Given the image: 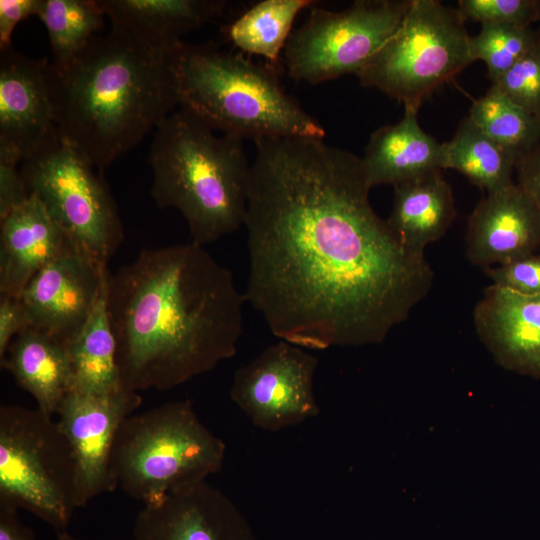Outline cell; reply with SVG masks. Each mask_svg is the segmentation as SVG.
<instances>
[{
    "label": "cell",
    "instance_id": "1",
    "mask_svg": "<svg viewBox=\"0 0 540 540\" xmlns=\"http://www.w3.org/2000/svg\"><path fill=\"white\" fill-rule=\"evenodd\" d=\"M323 139L254 141L244 298L274 336L304 349L379 344L434 273L374 211L361 158Z\"/></svg>",
    "mask_w": 540,
    "mask_h": 540
},
{
    "label": "cell",
    "instance_id": "2",
    "mask_svg": "<svg viewBox=\"0 0 540 540\" xmlns=\"http://www.w3.org/2000/svg\"><path fill=\"white\" fill-rule=\"evenodd\" d=\"M244 302L231 271L204 247L142 250L107 283L122 386L168 390L233 357Z\"/></svg>",
    "mask_w": 540,
    "mask_h": 540
},
{
    "label": "cell",
    "instance_id": "3",
    "mask_svg": "<svg viewBox=\"0 0 540 540\" xmlns=\"http://www.w3.org/2000/svg\"><path fill=\"white\" fill-rule=\"evenodd\" d=\"M169 51L111 29L68 64L49 62L46 77L59 137L101 171L136 146L179 108Z\"/></svg>",
    "mask_w": 540,
    "mask_h": 540
},
{
    "label": "cell",
    "instance_id": "4",
    "mask_svg": "<svg viewBox=\"0 0 540 540\" xmlns=\"http://www.w3.org/2000/svg\"><path fill=\"white\" fill-rule=\"evenodd\" d=\"M213 131L179 107L155 129L149 152L156 205L178 210L202 247L244 225L251 173L243 140Z\"/></svg>",
    "mask_w": 540,
    "mask_h": 540
},
{
    "label": "cell",
    "instance_id": "5",
    "mask_svg": "<svg viewBox=\"0 0 540 540\" xmlns=\"http://www.w3.org/2000/svg\"><path fill=\"white\" fill-rule=\"evenodd\" d=\"M179 107L222 134L258 140L324 138L322 125L287 94L276 69L215 43L179 42L169 51Z\"/></svg>",
    "mask_w": 540,
    "mask_h": 540
},
{
    "label": "cell",
    "instance_id": "6",
    "mask_svg": "<svg viewBox=\"0 0 540 540\" xmlns=\"http://www.w3.org/2000/svg\"><path fill=\"white\" fill-rule=\"evenodd\" d=\"M226 445L190 400L167 402L122 423L113 448L111 481L144 504L218 473Z\"/></svg>",
    "mask_w": 540,
    "mask_h": 540
},
{
    "label": "cell",
    "instance_id": "7",
    "mask_svg": "<svg viewBox=\"0 0 540 540\" xmlns=\"http://www.w3.org/2000/svg\"><path fill=\"white\" fill-rule=\"evenodd\" d=\"M0 503L31 512L57 533L79 508L71 448L53 416L38 408L0 407Z\"/></svg>",
    "mask_w": 540,
    "mask_h": 540
},
{
    "label": "cell",
    "instance_id": "8",
    "mask_svg": "<svg viewBox=\"0 0 540 540\" xmlns=\"http://www.w3.org/2000/svg\"><path fill=\"white\" fill-rule=\"evenodd\" d=\"M465 22L458 8L412 0L400 27L356 76L363 86L418 111L439 86L474 62Z\"/></svg>",
    "mask_w": 540,
    "mask_h": 540
},
{
    "label": "cell",
    "instance_id": "9",
    "mask_svg": "<svg viewBox=\"0 0 540 540\" xmlns=\"http://www.w3.org/2000/svg\"><path fill=\"white\" fill-rule=\"evenodd\" d=\"M93 165L57 135L22 162L21 173L69 243L107 267L124 239L116 203Z\"/></svg>",
    "mask_w": 540,
    "mask_h": 540
},
{
    "label": "cell",
    "instance_id": "10",
    "mask_svg": "<svg viewBox=\"0 0 540 540\" xmlns=\"http://www.w3.org/2000/svg\"><path fill=\"white\" fill-rule=\"evenodd\" d=\"M412 0H356L342 11L314 5L283 50L288 75L320 84L356 75L400 27Z\"/></svg>",
    "mask_w": 540,
    "mask_h": 540
},
{
    "label": "cell",
    "instance_id": "11",
    "mask_svg": "<svg viewBox=\"0 0 540 540\" xmlns=\"http://www.w3.org/2000/svg\"><path fill=\"white\" fill-rule=\"evenodd\" d=\"M318 358L287 341L267 347L234 373L230 398L262 430L278 432L320 414Z\"/></svg>",
    "mask_w": 540,
    "mask_h": 540
},
{
    "label": "cell",
    "instance_id": "12",
    "mask_svg": "<svg viewBox=\"0 0 540 540\" xmlns=\"http://www.w3.org/2000/svg\"><path fill=\"white\" fill-rule=\"evenodd\" d=\"M141 403L139 392L126 388L103 394L71 392L62 402L56 421L74 457L79 508L114 491L110 469L115 440Z\"/></svg>",
    "mask_w": 540,
    "mask_h": 540
},
{
    "label": "cell",
    "instance_id": "13",
    "mask_svg": "<svg viewBox=\"0 0 540 540\" xmlns=\"http://www.w3.org/2000/svg\"><path fill=\"white\" fill-rule=\"evenodd\" d=\"M109 275L107 267L69 243L30 280L19 297L29 328L66 345L87 321Z\"/></svg>",
    "mask_w": 540,
    "mask_h": 540
},
{
    "label": "cell",
    "instance_id": "14",
    "mask_svg": "<svg viewBox=\"0 0 540 540\" xmlns=\"http://www.w3.org/2000/svg\"><path fill=\"white\" fill-rule=\"evenodd\" d=\"M133 540H256V537L232 499L202 481L144 504L134 521Z\"/></svg>",
    "mask_w": 540,
    "mask_h": 540
},
{
    "label": "cell",
    "instance_id": "15",
    "mask_svg": "<svg viewBox=\"0 0 540 540\" xmlns=\"http://www.w3.org/2000/svg\"><path fill=\"white\" fill-rule=\"evenodd\" d=\"M47 58H30L13 46L0 53V148L23 162L57 135Z\"/></svg>",
    "mask_w": 540,
    "mask_h": 540
},
{
    "label": "cell",
    "instance_id": "16",
    "mask_svg": "<svg viewBox=\"0 0 540 540\" xmlns=\"http://www.w3.org/2000/svg\"><path fill=\"white\" fill-rule=\"evenodd\" d=\"M540 246V210L515 182L487 193L471 213L466 256L483 270L533 254Z\"/></svg>",
    "mask_w": 540,
    "mask_h": 540
},
{
    "label": "cell",
    "instance_id": "17",
    "mask_svg": "<svg viewBox=\"0 0 540 540\" xmlns=\"http://www.w3.org/2000/svg\"><path fill=\"white\" fill-rule=\"evenodd\" d=\"M476 332L505 369L540 379V297L490 285L477 302Z\"/></svg>",
    "mask_w": 540,
    "mask_h": 540
},
{
    "label": "cell",
    "instance_id": "18",
    "mask_svg": "<svg viewBox=\"0 0 540 540\" xmlns=\"http://www.w3.org/2000/svg\"><path fill=\"white\" fill-rule=\"evenodd\" d=\"M0 224V293L19 298L30 280L69 241L33 194Z\"/></svg>",
    "mask_w": 540,
    "mask_h": 540
},
{
    "label": "cell",
    "instance_id": "19",
    "mask_svg": "<svg viewBox=\"0 0 540 540\" xmlns=\"http://www.w3.org/2000/svg\"><path fill=\"white\" fill-rule=\"evenodd\" d=\"M111 29L160 52L181 42L185 32L219 17L221 0H99Z\"/></svg>",
    "mask_w": 540,
    "mask_h": 540
},
{
    "label": "cell",
    "instance_id": "20",
    "mask_svg": "<svg viewBox=\"0 0 540 540\" xmlns=\"http://www.w3.org/2000/svg\"><path fill=\"white\" fill-rule=\"evenodd\" d=\"M417 112L404 109L400 121L374 131L361 157L371 188L396 186L443 169L442 143L419 125Z\"/></svg>",
    "mask_w": 540,
    "mask_h": 540
},
{
    "label": "cell",
    "instance_id": "21",
    "mask_svg": "<svg viewBox=\"0 0 540 540\" xmlns=\"http://www.w3.org/2000/svg\"><path fill=\"white\" fill-rule=\"evenodd\" d=\"M0 363L34 398L36 408L53 417L74 390L66 345L32 328L13 339Z\"/></svg>",
    "mask_w": 540,
    "mask_h": 540
},
{
    "label": "cell",
    "instance_id": "22",
    "mask_svg": "<svg viewBox=\"0 0 540 540\" xmlns=\"http://www.w3.org/2000/svg\"><path fill=\"white\" fill-rule=\"evenodd\" d=\"M456 217L451 186L436 172L394 186L393 206L386 222L407 249L424 253L439 240Z\"/></svg>",
    "mask_w": 540,
    "mask_h": 540
},
{
    "label": "cell",
    "instance_id": "23",
    "mask_svg": "<svg viewBox=\"0 0 540 540\" xmlns=\"http://www.w3.org/2000/svg\"><path fill=\"white\" fill-rule=\"evenodd\" d=\"M107 283L108 279L83 327L66 344L74 373L73 392L103 394L124 388L107 311Z\"/></svg>",
    "mask_w": 540,
    "mask_h": 540
},
{
    "label": "cell",
    "instance_id": "24",
    "mask_svg": "<svg viewBox=\"0 0 540 540\" xmlns=\"http://www.w3.org/2000/svg\"><path fill=\"white\" fill-rule=\"evenodd\" d=\"M443 169H454L491 193L515 183L517 158L488 137L467 116L454 136L442 143Z\"/></svg>",
    "mask_w": 540,
    "mask_h": 540
},
{
    "label": "cell",
    "instance_id": "25",
    "mask_svg": "<svg viewBox=\"0 0 540 540\" xmlns=\"http://www.w3.org/2000/svg\"><path fill=\"white\" fill-rule=\"evenodd\" d=\"M314 5V0H262L228 26L227 36L242 53L261 56L276 68L296 16Z\"/></svg>",
    "mask_w": 540,
    "mask_h": 540
},
{
    "label": "cell",
    "instance_id": "26",
    "mask_svg": "<svg viewBox=\"0 0 540 540\" xmlns=\"http://www.w3.org/2000/svg\"><path fill=\"white\" fill-rule=\"evenodd\" d=\"M36 15L47 28L56 66L71 62L101 34L106 16L99 0H39Z\"/></svg>",
    "mask_w": 540,
    "mask_h": 540
},
{
    "label": "cell",
    "instance_id": "27",
    "mask_svg": "<svg viewBox=\"0 0 540 540\" xmlns=\"http://www.w3.org/2000/svg\"><path fill=\"white\" fill-rule=\"evenodd\" d=\"M468 117L517 159L540 144V118L513 102L494 85L473 102Z\"/></svg>",
    "mask_w": 540,
    "mask_h": 540
},
{
    "label": "cell",
    "instance_id": "28",
    "mask_svg": "<svg viewBox=\"0 0 540 540\" xmlns=\"http://www.w3.org/2000/svg\"><path fill=\"white\" fill-rule=\"evenodd\" d=\"M539 43L536 26L482 24L471 36L470 50L473 61L485 63L493 83Z\"/></svg>",
    "mask_w": 540,
    "mask_h": 540
},
{
    "label": "cell",
    "instance_id": "29",
    "mask_svg": "<svg viewBox=\"0 0 540 540\" xmlns=\"http://www.w3.org/2000/svg\"><path fill=\"white\" fill-rule=\"evenodd\" d=\"M492 85L513 102L540 118V43Z\"/></svg>",
    "mask_w": 540,
    "mask_h": 540
},
{
    "label": "cell",
    "instance_id": "30",
    "mask_svg": "<svg viewBox=\"0 0 540 540\" xmlns=\"http://www.w3.org/2000/svg\"><path fill=\"white\" fill-rule=\"evenodd\" d=\"M457 8L465 20L481 24L535 26L540 16L538 0H460Z\"/></svg>",
    "mask_w": 540,
    "mask_h": 540
},
{
    "label": "cell",
    "instance_id": "31",
    "mask_svg": "<svg viewBox=\"0 0 540 540\" xmlns=\"http://www.w3.org/2000/svg\"><path fill=\"white\" fill-rule=\"evenodd\" d=\"M484 271L493 285L521 295L540 297V255L533 253Z\"/></svg>",
    "mask_w": 540,
    "mask_h": 540
},
{
    "label": "cell",
    "instance_id": "32",
    "mask_svg": "<svg viewBox=\"0 0 540 540\" xmlns=\"http://www.w3.org/2000/svg\"><path fill=\"white\" fill-rule=\"evenodd\" d=\"M20 162L17 155L0 148V221L30 197L21 170L17 169Z\"/></svg>",
    "mask_w": 540,
    "mask_h": 540
},
{
    "label": "cell",
    "instance_id": "33",
    "mask_svg": "<svg viewBox=\"0 0 540 540\" xmlns=\"http://www.w3.org/2000/svg\"><path fill=\"white\" fill-rule=\"evenodd\" d=\"M29 328L25 309L19 298L1 296L0 299V360L13 339Z\"/></svg>",
    "mask_w": 540,
    "mask_h": 540
},
{
    "label": "cell",
    "instance_id": "34",
    "mask_svg": "<svg viewBox=\"0 0 540 540\" xmlns=\"http://www.w3.org/2000/svg\"><path fill=\"white\" fill-rule=\"evenodd\" d=\"M39 0H0V50L12 46L11 37L16 25L36 15Z\"/></svg>",
    "mask_w": 540,
    "mask_h": 540
},
{
    "label": "cell",
    "instance_id": "35",
    "mask_svg": "<svg viewBox=\"0 0 540 540\" xmlns=\"http://www.w3.org/2000/svg\"><path fill=\"white\" fill-rule=\"evenodd\" d=\"M515 177V182L540 210V144L517 160Z\"/></svg>",
    "mask_w": 540,
    "mask_h": 540
},
{
    "label": "cell",
    "instance_id": "36",
    "mask_svg": "<svg viewBox=\"0 0 540 540\" xmlns=\"http://www.w3.org/2000/svg\"><path fill=\"white\" fill-rule=\"evenodd\" d=\"M0 540H36L33 530L19 518L18 509L5 503H0Z\"/></svg>",
    "mask_w": 540,
    "mask_h": 540
},
{
    "label": "cell",
    "instance_id": "37",
    "mask_svg": "<svg viewBox=\"0 0 540 540\" xmlns=\"http://www.w3.org/2000/svg\"><path fill=\"white\" fill-rule=\"evenodd\" d=\"M56 540H81V539L74 537L73 535L68 533V531H62V532L57 533Z\"/></svg>",
    "mask_w": 540,
    "mask_h": 540
},
{
    "label": "cell",
    "instance_id": "38",
    "mask_svg": "<svg viewBox=\"0 0 540 540\" xmlns=\"http://www.w3.org/2000/svg\"><path fill=\"white\" fill-rule=\"evenodd\" d=\"M536 28H537L538 33H539V35H540V16H539V20H538V22H537V24H536Z\"/></svg>",
    "mask_w": 540,
    "mask_h": 540
}]
</instances>
